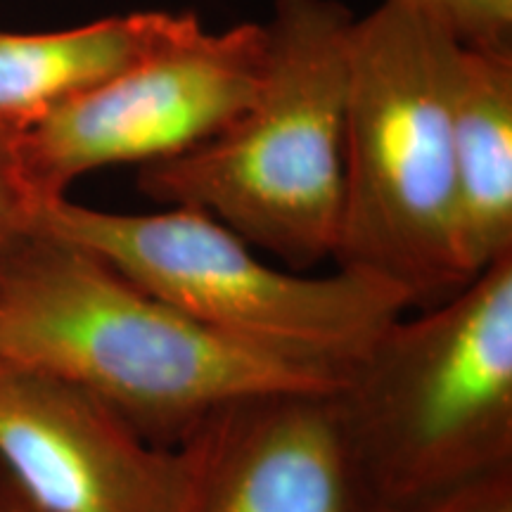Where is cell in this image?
I'll list each match as a JSON object with an SVG mask.
<instances>
[{
  "label": "cell",
  "instance_id": "2",
  "mask_svg": "<svg viewBox=\"0 0 512 512\" xmlns=\"http://www.w3.org/2000/svg\"><path fill=\"white\" fill-rule=\"evenodd\" d=\"M463 43L425 0L356 17L344 102L337 268L439 304L470 283L453 202V95Z\"/></svg>",
  "mask_w": 512,
  "mask_h": 512
},
{
  "label": "cell",
  "instance_id": "1",
  "mask_svg": "<svg viewBox=\"0 0 512 512\" xmlns=\"http://www.w3.org/2000/svg\"><path fill=\"white\" fill-rule=\"evenodd\" d=\"M0 361L79 384L164 446L242 396L337 387L211 335L43 230L0 261Z\"/></svg>",
  "mask_w": 512,
  "mask_h": 512
},
{
  "label": "cell",
  "instance_id": "12",
  "mask_svg": "<svg viewBox=\"0 0 512 512\" xmlns=\"http://www.w3.org/2000/svg\"><path fill=\"white\" fill-rule=\"evenodd\" d=\"M463 46L510 48L512 0H425Z\"/></svg>",
  "mask_w": 512,
  "mask_h": 512
},
{
  "label": "cell",
  "instance_id": "14",
  "mask_svg": "<svg viewBox=\"0 0 512 512\" xmlns=\"http://www.w3.org/2000/svg\"><path fill=\"white\" fill-rule=\"evenodd\" d=\"M0 512H38L31 508L27 498L19 494L3 472H0Z\"/></svg>",
  "mask_w": 512,
  "mask_h": 512
},
{
  "label": "cell",
  "instance_id": "13",
  "mask_svg": "<svg viewBox=\"0 0 512 512\" xmlns=\"http://www.w3.org/2000/svg\"><path fill=\"white\" fill-rule=\"evenodd\" d=\"M370 512H512V467L456 486L444 494Z\"/></svg>",
  "mask_w": 512,
  "mask_h": 512
},
{
  "label": "cell",
  "instance_id": "8",
  "mask_svg": "<svg viewBox=\"0 0 512 512\" xmlns=\"http://www.w3.org/2000/svg\"><path fill=\"white\" fill-rule=\"evenodd\" d=\"M178 512H370L332 389H283L209 413L181 444Z\"/></svg>",
  "mask_w": 512,
  "mask_h": 512
},
{
  "label": "cell",
  "instance_id": "5",
  "mask_svg": "<svg viewBox=\"0 0 512 512\" xmlns=\"http://www.w3.org/2000/svg\"><path fill=\"white\" fill-rule=\"evenodd\" d=\"M38 230L105 259L211 335L339 384L413 299L380 275L337 268L299 275L256 259L254 247L195 209L117 214L60 197Z\"/></svg>",
  "mask_w": 512,
  "mask_h": 512
},
{
  "label": "cell",
  "instance_id": "10",
  "mask_svg": "<svg viewBox=\"0 0 512 512\" xmlns=\"http://www.w3.org/2000/svg\"><path fill=\"white\" fill-rule=\"evenodd\" d=\"M451 128L456 242L472 280L512 254L510 48H460Z\"/></svg>",
  "mask_w": 512,
  "mask_h": 512
},
{
  "label": "cell",
  "instance_id": "7",
  "mask_svg": "<svg viewBox=\"0 0 512 512\" xmlns=\"http://www.w3.org/2000/svg\"><path fill=\"white\" fill-rule=\"evenodd\" d=\"M0 472L38 512H178L181 446L147 439L88 389L0 361Z\"/></svg>",
  "mask_w": 512,
  "mask_h": 512
},
{
  "label": "cell",
  "instance_id": "4",
  "mask_svg": "<svg viewBox=\"0 0 512 512\" xmlns=\"http://www.w3.org/2000/svg\"><path fill=\"white\" fill-rule=\"evenodd\" d=\"M332 401L370 510L512 467V254L396 318Z\"/></svg>",
  "mask_w": 512,
  "mask_h": 512
},
{
  "label": "cell",
  "instance_id": "3",
  "mask_svg": "<svg viewBox=\"0 0 512 512\" xmlns=\"http://www.w3.org/2000/svg\"><path fill=\"white\" fill-rule=\"evenodd\" d=\"M354 24L339 0H273L254 100L214 138L140 166V192L202 211L297 271L332 259Z\"/></svg>",
  "mask_w": 512,
  "mask_h": 512
},
{
  "label": "cell",
  "instance_id": "11",
  "mask_svg": "<svg viewBox=\"0 0 512 512\" xmlns=\"http://www.w3.org/2000/svg\"><path fill=\"white\" fill-rule=\"evenodd\" d=\"M15 140L0 131V261L36 233L41 209L19 169Z\"/></svg>",
  "mask_w": 512,
  "mask_h": 512
},
{
  "label": "cell",
  "instance_id": "9",
  "mask_svg": "<svg viewBox=\"0 0 512 512\" xmlns=\"http://www.w3.org/2000/svg\"><path fill=\"white\" fill-rule=\"evenodd\" d=\"M200 27L192 12H131L43 34L0 31V131L22 136Z\"/></svg>",
  "mask_w": 512,
  "mask_h": 512
},
{
  "label": "cell",
  "instance_id": "6",
  "mask_svg": "<svg viewBox=\"0 0 512 512\" xmlns=\"http://www.w3.org/2000/svg\"><path fill=\"white\" fill-rule=\"evenodd\" d=\"M266 24L204 27L145 57L17 136V159L38 204L67 197L76 178L114 164H152L221 133L259 91Z\"/></svg>",
  "mask_w": 512,
  "mask_h": 512
}]
</instances>
